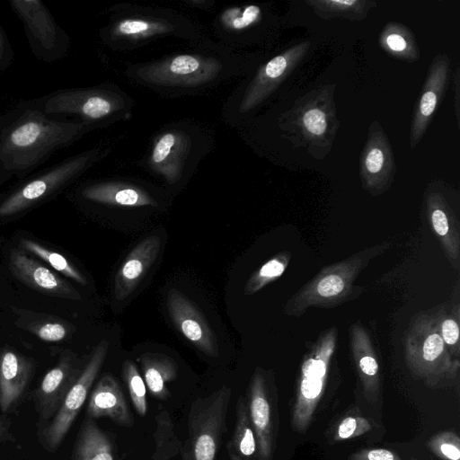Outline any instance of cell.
I'll use <instances>...</instances> for the list:
<instances>
[{
	"label": "cell",
	"mask_w": 460,
	"mask_h": 460,
	"mask_svg": "<svg viewBox=\"0 0 460 460\" xmlns=\"http://www.w3.org/2000/svg\"><path fill=\"white\" fill-rule=\"evenodd\" d=\"M95 128L44 113L33 100H22L0 115V184L31 175L58 150Z\"/></svg>",
	"instance_id": "obj_1"
},
{
	"label": "cell",
	"mask_w": 460,
	"mask_h": 460,
	"mask_svg": "<svg viewBox=\"0 0 460 460\" xmlns=\"http://www.w3.org/2000/svg\"><path fill=\"white\" fill-rule=\"evenodd\" d=\"M335 89L333 83L308 91L278 119L280 137L293 148H304L315 160H323L332 152L340 128Z\"/></svg>",
	"instance_id": "obj_2"
},
{
	"label": "cell",
	"mask_w": 460,
	"mask_h": 460,
	"mask_svg": "<svg viewBox=\"0 0 460 460\" xmlns=\"http://www.w3.org/2000/svg\"><path fill=\"white\" fill-rule=\"evenodd\" d=\"M101 156L100 149L87 150L22 179L0 200V218L18 215L57 195Z\"/></svg>",
	"instance_id": "obj_3"
},
{
	"label": "cell",
	"mask_w": 460,
	"mask_h": 460,
	"mask_svg": "<svg viewBox=\"0 0 460 460\" xmlns=\"http://www.w3.org/2000/svg\"><path fill=\"white\" fill-rule=\"evenodd\" d=\"M231 395V387L222 385L208 396L193 401L188 416V438L181 449L184 460L216 459L227 430Z\"/></svg>",
	"instance_id": "obj_4"
},
{
	"label": "cell",
	"mask_w": 460,
	"mask_h": 460,
	"mask_svg": "<svg viewBox=\"0 0 460 460\" xmlns=\"http://www.w3.org/2000/svg\"><path fill=\"white\" fill-rule=\"evenodd\" d=\"M34 101L50 117H75L94 128L106 122L126 104L119 93L106 86L59 89Z\"/></svg>",
	"instance_id": "obj_5"
},
{
	"label": "cell",
	"mask_w": 460,
	"mask_h": 460,
	"mask_svg": "<svg viewBox=\"0 0 460 460\" xmlns=\"http://www.w3.org/2000/svg\"><path fill=\"white\" fill-rule=\"evenodd\" d=\"M9 4L22 23L30 49L37 59L53 63L66 56L70 38L43 2L10 0Z\"/></svg>",
	"instance_id": "obj_6"
},
{
	"label": "cell",
	"mask_w": 460,
	"mask_h": 460,
	"mask_svg": "<svg viewBox=\"0 0 460 460\" xmlns=\"http://www.w3.org/2000/svg\"><path fill=\"white\" fill-rule=\"evenodd\" d=\"M221 63L211 57L181 54L140 66L137 75L156 86L194 87L217 79Z\"/></svg>",
	"instance_id": "obj_7"
},
{
	"label": "cell",
	"mask_w": 460,
	"mask_h": 460,
	"mask_svg": "<svg viewBox=\"0 0 460 460\" xmlns=\"http://www.w3.org/2000/svg\"><path fill=\"white\" fill-rule=\"evenodd\" d=\"M108 349L109 342L105 340L94 348L81 375L65 397L61 407L50 422L40 431L41 444L48 451L56 450L69 431L104 363Z\"/></svg>",
	"instance_id": "obj_8"
},
{
	"label": "cell",
	"mask_w": 460,
	"mask_h": 460,
	"mask_svg": "<svg viewBox=\"0 0 460 460\" xmlns=\"http://www.w3.org/2000/svg\"><path fill=\"white\" fill-rule=\"evenodd\" d=\"M310 47L309 40L300 41L261 66L243 94L240 112H248L270 97L297 67Z\"/></svg>",
	"instance_id": "obj_9"
},
{
	"label": "cell",
	"mask_w": 460,
	"mask_h": 460,
	"mask_svg": "<svg viewBox=\"0 0 460 460\" xmlns=\"http://www.w3.org/2000/svg\"><path fill=\"white\" fill-rule=\"evenodd\" d=\"M396 172L393 148L378 120H373L359 158V174L363 186L373 193L389 188Z\"/></svg>",
	"instance_id": "obj_10"
},
{
	"label": "cell",
	"mask_w": 460,
	"mask_h": 460,
	"mask_svg": "<svg viewBox=\"0 0 460 460\" xmlns=\"http://www.w3.org/2000/svg\"><path fill=\"white\" fill-rule=\"evenodd\" d=\"M451 63L445 53L431 60L410 126L409 145L415 148L423 138L449 84Z\"/></svg>",
	"instance_id": "obj_11"
},
{
	"label": "cell",
	"mask_w": 460,
	"mask_h": 460,
	"mask_svg": "<svg viewBox=\"0 0 460 460\" xmlns=\"http://www.w3.org/2000/svg\"><path fill=\"white\" fill-rule=\"evenodd\" d=\"M84 366L77 356L64 352L58 362L43 376L33 394L35 411L40 425L52 419L61 407L65 397L81 375Z\"/></svg>",
	"instance_id": "obj_12"
},
{
	"label": "cell",
	"mask_w": 460,
	"mask_h": 460,
	"mask_svg": "<svg viewBox=\"0 0 460 460\" xmlns=\"http://www.w3.org/2000/svg\"><path fill=\"white\" fill-rule=\"evenodd\" d=\"M168 314L175 328L197 349L209 357L218 355L215 332L199 306L177 288L167 293Z\"/></svg>",
	"instance_id": "obj_13"
},
{
	"label": "cell",
	"mask_w": 460,
	"mask_h": 460,
	"mask_svg": "<svg viewBox=\"0 0 460 460\" xmlns=\"http://www.w3.org/2000/svg\"><path fill=\"white\" fill-rule=\"evenodd\" d=\"M9 267L17 279L40 293L72 300L81 297L67 280L18 250L11 252Z\"/></svg>",
	"instance_id": "obj_14"
},
{
	"label": "cell",
	"mask_w": 460,
	"mask_h": 460,
	"mask_svg": "<svg viewBox=\"0 0 460 460\" xmlns=\"http://www.w3.org/2000/svg\"><path fill=\"white\" fill-rule=\"evenodd\" d=\"M190 136L183 129H167L155 138L149 165L168 183L178 181L192 148Z\"/></svg>",
	"instance_id": "obj_15"
},
{
	"label": "cell",
	"mask_w": 460,
	"mask_h": 460,
	"mask_svg": "<svg viewBox=\"0 0 460 460\" xmlns=\"http://www.w3.org/2000/svg\"><path fill=\"white\" fill-rule=\"evenodd\" d=\"M257 442L259 460H271L273 452L272 410L263 376L255 373L244 397Z\"/></svg>",
	"instance_id": "obj_16"
},
{
	"label": "cell",
	"mask_w": 460,
	"mask_h": 460,
	"mask_svg": "<svg viewBox=\"0 0 460 460\" xmlns=\"http://www.w3.org/2000/svg\"><path fill=\"white\" fill-rule=\"evenodd\" d=\"M160 247L161 238L153 234L130 251L115 276L114 293L117 300H124L137 288L155 261Z\"/></svg>",
	"instance_id": "obj_17"
},
{
	"label": "cell",
	"mask_w": 460,
	"mask_h": 460,
	"mask_svg": "<svg viewBox=\"0 0 460 460\" xmlns=\"http://www.w3.org/2000/svg\"><path fill=\"white\" fill-rule=\"evenodd\" d=\"M86 417L109 418L117 425L123 427L134 425L127 400L112 375H103L93 387L88 400Z\"/></svg>",
	"instance_id": "obj_18"
},
{
	"label": "cell",
	"mask_w": 460,
	"mask_h": 460,
	"mask_svg": "<svg viewBox=\"0 0 460 460\" xmlns=\"http://www.w3.org/2000/svg\"><path fill=\"white\" fill-rule=\"evenodd\" d=\"M33 361L16 351L3 349L0 353V410L10 412L19 403L30 383Z\"/></svg>",
	"instance_id": "obj_19"
},
{
	"label": "cell",
	"mask_w": 460,
	"mask_h": 460,
	"mask_svg": "<svg viewBox=\"0 0 460 460\" xmlns=\"http://www.w3.org/2000/svg\"><path fill=\"white\" fill-rule=\"evenodd\" d=\"M78 195L84 200L113 207L139 208L157 205L145 189L115 181L85 184L79 189Z\"/></svg>",
	"instance_id": "obj_20"
},
{
	"label": "cell",
	"mask_w": 460,
	"mask_h": 460,
	"mask_svg": "<svg viewBox=\"0 0 460 460\" xmlns=\"http://www.w3.org/2000/svg\"><path fill=\"white\" fill-rule=\"evenodd\" d=\"M175 26L170 21L152 16H134L121 19L103 29L102 37L107 42L123 40L137 42L147 38L171 33Z\"/></svg>",
	"instance_id": "obj_21"
},
{
	"label": "cell",
	"mask_w": 460,
	"mask_h": 460,
	"mask_svg": "<svg viewBox=\"0 0 460 460\" xmlns=\"http://www.w3.org/2000/svg\"><path fill=\"white\" fill-rule=\"evenodd\" d=\"M137 360L140 364L143 379L150 394L160 400L170 397L167 385L177 378V362L165 354L153 352L143 353Z\"/></svg>",
	"instance_id": "obj_22"
},
{
	"label": "cell",
	"mask_w": 460,
	"mask_h": 460,
	"mask_svg": "<svg viewBox=\"0 0 460 460\" xmlns=\"http://www.w3.org/2000/svg\"><path fill=\"white\" fill-rule=\"evenodd\" d=\"M71 460H115L111 442L93 419L85 417L74 444Z\"/></svg>",
	"instance_id": "obj_23"
},
{
	"label": "cell",
	"mask_w": 460,
	"mask_h": 460,
	"mask_svg": "<svg viewBox=\"0 0 460 460\" xmlns=\"http://www.w3.org/2000/svg\"><path fill=\"white\" fill-rule=\"evenodd\" d=\"M378 44L385 52L397 60L414 63L420 58L412 31L398 22H388L383 27L378 36Z\"/></svg>",
	"instance_id": "obj_24"
},
{
	"label": "cell",
	"mask_w": 460,
	"mask_h": 460,
	"mask_svg": "<svg viewBox=\"0 0 460 460\" xmlns=\"http://www.w3.org/2000/svg\"><path fill=\"white\" fill-rule=\"evenodd\" d=\"M305 4L322 20L342 18L351 22L363 21L377 5L375 0H305Z\"/></svg>",
	"instance_id": "obj_25"
},
{
	"label": "cell",
	"mask_w": 460,
	"mask_h": 460,
	"mask_svg": "<svg viewBox=\"0 0 460 460\" xmlns=\"http://www.w3.org/2000/svg\"><path fill=\"white\" fill-rule=\"evenodd\" d=\"M227 450L242 460L249 459L257 454L255 434L250 420L245 398L242 395L236 402L235 426L227 445Z\"/></svg>",
	"instance_id": "obj_26"
},
{
	"label": "cell",
	"mask_w": 460,
	"mask_h": 460,
	"mask_svg": "<svg viewBox=\"0 0 460 460\" xmlns=\"http://www.w3.org/2000/svg\"><path fill=\"white\" fill-rule=\"evenodd\" d=\"M21 245L24 250L40 258L64 276L72 279L83 286L86 285L84 276L62 254L51 251L31 239H22Z\"/></svg>",
	"instance_id": "obj_27"
},
{
	"label": "cell",
	"mask_w": 460,
	"mask_h": 460,
	"mask_svg": "<svg viewBox=\"0 0 460 460\" xmlns=\"http://www.w3.org/2000/svg\"><path fill=\"white\" fill-rule=\"evenodd\" d=\"M155 451L153 460H168L181 452L182 446L173 432L170 415L164 409L156 416Z\"/></svg>",
	"instance_id": "obj_28"
},
{
	"label": "cell",
	"mask_w": 460,
	"mask_h": 460,
	"mask_svg": "<svg viewBox=\"0 0 460 460\" xmlns=\"http://www.w3.org/2000/svg\"><path fill=\"white\" fill-rule=\"evenodd\" d=\"M122 376L137 413L144 416L147 411L146 386L133 361L123 362Z\"/></svg>",
	"instance_id": "obj_29"
},
{
	"label": "cell",
	"mask_w": 460,
	"mask_h": 460,
	"mask_svg": "<svg viewBox=\"0 0 460 460\" xmlns=\"http://www.w3.org/2000/svg\"><path fill=\"white\" fill-rule=\"evenodd\" d=\"M261 11L257 5L226 9L220 16V23L227 31L239 32L256 23Z\"/></svg>",
	"instance_id": "obj_30"
},
{
	"label": "cell",
	"mask_w": 460,
	"mask_h": 460,
	"mask_svg": "<svg viewBox=\"0 0 460 460\" xmlns=\"http://www.w3.org/2000/svg\"><path fill=\"white\" fill-rule=\"evenodd\" d=\"M426 445L441 460H460V438L454 431L438 432L429 438Z\"/></svg>",
	"instance_id": "obj_31"
},
{
	"label": "cell",
	"mask_w": 460,
	"mask_h": 460,
	"mask_svg": "<svg viewBox=\"0 0 460 460\" xmlns=\"http://www.w3.org/2000/svg\"><path fill=\"white\" fill-rule=\"evenodd\" d=\"M72 325L68 323L49 317L39 322H32L27 329L48 342H58L65 340L72 332Z\"/></svg>",
	"instance_id": "obj_32"
},
{
	"label": "cell",
	"mask_w": 460,
	"mask_h": 460,
	"mask_svg": "<svg viewBox=\"0 0 460 460\" xmlns=\"http://www.w3.org/2000/svg\"><path fill=\"white\" fill-rule=\"evenodd\" d=\"M370 421L364 416L350 413L334 427L332 439L335 442L355 438L371 430Z\"/></svg>",
	"instance_id": "obj_33"
},
{
	"label": "cell",
	"mask_w": 460,
	"mask_h": 460,
	"mask_svg": "<svg viewBox=\"0 0 460 460\" xmlns=\"http://www.w3.org/2000/svg\"><path fill=\"white\" fill-rule=\"evenodd\" d=\"M349 460H402L397 453L385 448H364L351 453Z\"/></svg>",
	"instance_id": "obj_34"
},
{
	"label": "cell",
	"mask_w": 460,
	"mask_h": 460,
	"mask_svg": "<svg viewBox=\"0 0 460 460\" xmlns=\"http://www.w3.org/2000/svg\"><path fill=\"white\" fill-rule=\"evenodd\" d=\"M14 60V51L0 23V73L11 66Z\"/></svg>",
	"instance_id": "obj_35"
},
{
	"label": "cell",
	"mask_w": 460,
	"mask_h": 460,
	"mask_svg": "<svg viewBox=\"0 0 460 460\" xmlns=\"http://www.w3.org/2000/svg\"><path fill=\"white\" fill-rule=\"evenodd\" d=\"M343 288V280L336 275L325 277L317 286V291L323 296H332L338 295Z\"/></svg>",
	"instance_id": "obj_36"
},
{
	"label": "cell",
	"mask_w": 460,
	"mask_h": 460,
	"mask_svg": "<svg viewBox=\"0 0 460 460\" xmlns=\"http://www.w3.org/2000/svg\"><path fill=\"white\" fill-rule=\"evenodd\" d=\"M447 344H455L459 338V328L457 323L452 320L447 319L442 324V337Z\"/></svg>",
	"instance_id": "obj_37"
},
{
	"label": "cell",
	"mask_w": 460,
	"mask_h": 460,
	"mask_svg": "<svg viewBox=\"0 0 460 460\" xmlns=\"http://www.w3.org/2000/svg\"><path fill=\"white\" fill-rule=\"evenodd\" d=\"M431 220L435 231L440 234L445 235L448 232V220L446 213L440 208H434L431 215Z\"/></svg>",
	"instance_id": "obj_38"
},
{
	"label": "cell",
	"mask_w": 460,
	"mask_h": 460,
	"mask_svg": "<svg viewBox=\"0 0 460 460\" xmlns=\"http://www.w3.org/2000/svg\"><path fill=\"white\" fill-rule=\"evenodd\" d=\"M453 88H454V112L459 128L460 122V67L457 65L455 68L453 75Z\"/></svg>",
	"instance_id": "obj_39"
},
{
	"label": "cell",
	"mask_w": 460,
	"mask_h": 460,
	"mask_svg": "<svg viewBox=\"0 0 460 460\" xmlns=\"http://www.w3.org/2000/svg\"><path fill=\"white\" fill-rule=\"evenodd\" d=\"M11 420L5 416H0V445L13 440V436L10 433Z\"/></svg>",
	"instance_id": "obj_40"
},
{
	"label": "cell",
	"mask_w": 460,
	"mask_h": 460,
	"mask_svg": "<svg viewBox=\"0 0 460 460\" xmlns=\"http://www.w3.org/2000/svg\"><path fill=\"white\" fill-rule=\"evenodd\" d=\"M229 453V456H230V459L231 460H242L240 457H238L236 455H234V453L232 452H228Z\"/></svg>",
	"instance_id": "obj_41"
},
{
	"label": "cell",
	"mask_w": 460,
	"mask_h": 460,
	"mask_svg": "<svg viewBox=\"0 0 460 460\" xmlns=\"http://www.w3.org/2000/svg\"><path fill=\"white\" fill-rule=\"evenodd\" d=\"M411 460H420V459L412 457Z\"/></svg>",
	"instance_id": "obj_42"
}]
</instances>
